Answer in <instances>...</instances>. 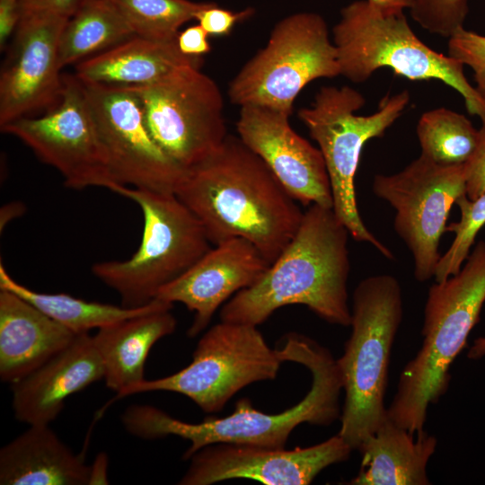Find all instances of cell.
<instances>
[{
    "mask_svg": "<svg viewBox=\"0 0 485 485\" xmlns=\"http://www.w3.org/2000/svg\"><path fill=\"white\" fill-rule=\"evenodd\" d=\"M213 245L240 237L273 262L295 234L304 212L262 159L238 137L186 173L175 192Z\"/></svg>",
    "mask_w": 485,
    "mask_h": 485,
    "instance_id": "6da1fadb",
    "label": "cell"
},
{
    "mask_svg": "<svg viewBox=\"0 0 485 485\" xmlns=\"http://www.w3.org/2000/svg\"><path fill=\"white\" fill-rule=\"evenodd\" d=\"M280 354L284 361L307 367L313 377L312 386L303 400L280 413L267 414L253 408L250 399L242 398L230 415L188 423L156 407L135 404L122 413V424L129 434L141 439L176 436L189 440L190 445L182 455L185 461L201 448L219 443L285 448L290 434L300 424L328 426L340 417L339 400L343 384L331 352L304 335H288Z\"/></svg>",
    "mask_w": 485,
    "mask_h": 485,
    "instance_id": "7a4b0ae2",
    "label": "cell"
},
{
    "mask_svg": "<svg viewBox=\"0 0 485 485\" xmlns=\"http://www.w3.org/2000/svg\"><path fill=\"white\" fill-rule=\"evenodd\" d=\"M348 235L332 208L309 206L291 241L253 286L223 305L220 320L258 326L283 306L303 304L329 323L349 326Z\"/></svg>",
    "mask_w": 485,
    "mask_h": 485,
    "instance_id": "3957f363",
    "label": "cell"
},
{
    "mask_svg": "<svg viewBox=\"0 0 485 485\" xmlns=\"http://www.w3.org/2000/svg\"><path fill=\"white\" fill-rule=\"evenodd\" d=\"M485 302V242H479L461 269L433 284L428 293L417 355L400 374L388 419L417 433L424 430L430 404L448 388L449 368L466 346Z\"/></svg>",
    "mask_w": 485,
    "mask_h": 485,
    "instance_id": "277c9868",
    "label": "cell"
},
{
    "mask_svg": "<svg viewBox=\"0 0 485 485\" xmlns=\"http://www.w3.org/2000/svg\"><path fill=\"white\" fill-rule=\"evenodd\" d=\"M402 314L401 288L394 277L371 276L356 287L351 334L336 360L345 391L338 435L353 450L388 419L390 356Z\"/></svg>",
    "mask_w": 485,
    "mask_h": 485,
    "instance_id": "5b68a950",
    "label": "cell"
},
{
    "mask_svg": "<svg viewBox=\"0 0 485 485\" xmlns=\"http://www.w3.org/2000/svg\"><path fill=\"white\" fill-rule=\"evenodd\" d=\"M340 75L363 83L387 67L410 80L436 79L458 92L472 115L485 123V101L467 80L464 66L426 45L412 31L403 10H386L357 0L340 11L332 29Z\"/></svg>",
    "mask_w": 485,
    "mask_h": 485,
    "instance_id": "8992f818",
    "label": "cell"
},
{
    "mask_svg": "<svg viewBox=\"0 0 485 485\" xmlns=\"http://www.w3.org/2000/svg\"><path fill=\"white\" fill-rule=\"evenodd\" d=\"M134 201L144 217L137 251L125 260L94 263L93 274L120 297L121 305L138 308L154 301L211 248L202 225L175 193L120 186L114 191Z\"/></svg>",
    "mask_w": 485,
    "mask_h": 485,
    "instance_id": "52a82bcc",
    "label": "cell"
},
{
    "mask_svg": "<svg viewBox=\"0 0 485 485\" xmlns=\"http://www.w3.org/2000/svg\"><path fill=\"white\" fill-rule=\"evenodd\" d=\"M410 99L404 90L384 98L375 112L363 116L356 114L366 103L359 92L348 85L323 86L313 103L298 111L323 156L336 216L354 240L370 243L390 260L393 259L391 251L374 236L360 216L354 180L365 144L382 137L403 113Z\"/></svg>",
    "mask_w": 485,
    "mask_h": 485,
    "instance_id": "ba28073f",
    "label": "cell"
},
{
    "mask_svg": "<svg viewBox=\"0 0 485 485\" xmlns=\"http://www.w3.org/2000/svg\"><path fill=\"white\" fill-rule=\"evenodd\" d=\"M339 75L337 49L326 22L318 13L301 12L275 25L266 46L231 81L228 96L240 107L260 105L291 115L305 85Z\"/></svg>",
    "mask_w": 485,
    "mask_h": 485,
    "instance_id": "9c48e42d",
    "label": "cell"
},
{
    "mask_svg": "<svg viewBox=\"0 0 485 485\" xmlns=\"http://www.w3.org/2000/svg\"><path fill=\"white\" fill-rule=\"evenodd\" d=\"M282 362L257 326L221 321L200 338L186 367L159 379H144L117 393L116 399L173 392L190 398L204 412L215 413L245 386L275 379Z\"/></svg>",
    "mask_w": 485,
    "mask_h": 485,
    "instance_id": "30bf717a",
    "label": "cell"
},
{
    "mask_svg": "<svg viewBox=\"0 0 485 485\" xmlns=\"http://www.w3.org/2000/svg\"><path fill=\"white\" fill-rule=\"evenodd\" d=\"M131 88L154 141L185 174L216 153L227 137L223 95L200 66H185L157 84Z\"/></svg>",
    "mask_w": 485,
    "mask_h": 485,
    "instance_id": "8fae6325",
    "label": "cell"
},
{
    "mask_svg": "<svg viewBox=\"0 0 485 485\" xmlns=\"http://www.w3.org/2000/svg\"><path fill=\"white\" fill-rule=\"evenodd\" d=\"M0 128L54 167L68 188L101 187L114 192L119 187L110 173L84 86L75 75H63L61 97L53 108Z\"/></svg>",
    "mask_w": 485,
    "mask_h": 485,
    "instance_id": "7c38bea8",
    "label": "cell"
},
{
    "mask_svg": "<svg viewBox=\"0 0 485 485\" xmlns=\"http://www.w3.org/2000/svg\"><path fill=\"white\" fill-rule=\"evenodd\" d=\"M373 191L395 209L394 230L412 254L414 277L428 281L441 257L450 209L466 194L463 164L440 165L420 154L397 173L375 175Z\"/></svg>",
    "mask_w": 485,
    "mask_h": 485,
    "instance_id": "4fadbf2b",
    "label": "cell"
},
{
    "mask_svg": "<svg viewBox=\"0 0 485 485\" xmlns=\"http://www.w3.org/2000/svg\"><path fill=\"white\" fill-rule=\"evenodd\" d=\"M81 83L117 185L174 193L186 174L154 141L135 91Z\"/></svg>",
    "mask_w": 485,
    "mask_h": 485,
    "instance_id": "5bb4252c",
    "label": "cell"
},
{
    "mask_svg": "<svg viewBox=\"0 0 485 485\" xmlns=\"http://www.w3.org/2000/svg\"><path fill=\"white\" fill-rule=\"evenodd\" d=\"M353 449L339 436L308 447L269 448L250 445H208L189 460L181 485H208L249 479L267 485H307L325 468L347 461Z\"/></svg>",
    "mask_w": 485,
    "mask_h": 485,
    "instance_id": "9a60e30c",
    "label": "cell"
},
{
    "mask_svg": "<svg viewBox=\"0 0 485 485\" xmlns=\"http://www.w3.org/2000/svg\"><path fill=\"white\" fill-rule=\"evenodd\" d=\"M67 19L50 13L22 15L0 74V127L37 116L60 100L58 45Z\"/></svg>",
    "mask_w": 485,
    "mask_h": 485,
    "instance_id": "2e32d148",
    "label": "cell"
},
{
    "mask_svg": "<svg viewBox=\"0 0 485 485\" xmlns=\"http://www.w3.org/2000/svg\"><path fill=\"white\" fill-rule=\"evenodd\" d=\"M289 117L264 106H242L236 122L238 137L262 159L297 202L332 208L322 152L291 128Z\"/></svg>",
    "mask_w": 485,
    "mask_h": 485,
    "instance_id": "e0dca14e",
    "label": "cell"
},
{
    "mask_svg": "<svg viewBox=\"0 0 485 485\" xmlns=\"http://www.w3.org/2000/svg\"><path fill=\"white\" fill-rule=\"evenodd\" d=\"M269 262L249 241L235 237L211 247L178 278L163 287L156 298L181 303L194 313L188 335L204 331L229 297L253 286Z\"/></svg>",
    "mask_w": 485,
    "mask_h": 485,
    "instance_id": "ac0fdd59",
    "label": "cell"
},
{
    "mask_svg": "<svg viewBox=\"0 0 485 485\" xmlns=\"http://www.w3.org/2000/svg\"><path fill=\"white\" fill-rule=\"evenodd\" d=\"M103 377V364L93 336L77 334L63 350L10 384L14 416L29 425H48L62 411L68 396Z\"/></svg>",
    "mask_w": 485,
    "mask_h": 485,
    "instance_id": "d6986e66",
    "label": "cell"
},
{
    "mask_svg": "<svg viewBox=\"0 0 485 485\" xmlns=\"http://www.w3.org/2000/svg\"><path fill=\"white\" fill-rule=\"evenodd\" d=\"M77 334L36 306L0 289V378L12 384L66 348Z\"/></svg>",
    "mask_w": 485,
    "mask_h": 485,
    "instance_id": "ffe728a7",
    "label": "cell"
},
{
    "mask_svg": "<svg viewBox=\"0 0 485 485\" xmlns=\"http://www.w3.org/2000/svg\"><path fill=\"white\" fill-rule=\"evenodd\" d=\"M202 64V57L182 54L176 40L158 41L135 35L78 63L74 75L85 83L144 87L163 81L182 67H201Z\"/></svg>",
    "mask_w": 485,
    "mask_h": 485,
    "instance_id": "44dd1931",
    "label": "cell"
},
{
    "mask_svg": "<svg viewBox=\"0 0 485 485\" xmlns=\"http://www.w3.org/2000/svg\"><path fill=\"white\" fill-rule=\"evenodd\" d=\"M89 472L48 424L30 425L0 450L1 485H88Z\"/></svg>",
    "mask_w": 485,
    "mask_h": 485,
    "instance_id": "7402d4cb",
    "label": "cell"
},
{
    "mask_svg": "<svg viewBox=\"0 0 485 485\" xmlns=\"http://www.w3.org/2000/svg\"><path fill=\"white\" fill-rule=\"evenodd\" d=\"M172 307L173 304L160 300L149 312L98 329L93 340L103 364L108 388L119 393L145 379L150 349L176 329Z\"/></svg>",
    "mask_w": 485,
    "mask_h": 485,
    "instance_id": "603a6c76",
    "label": "cell"
},
{
    "mask_svg": "<svg viewBox=\"0 0 485 485\" xmlns=\"http://www.w3.org/2000/svg\"><path fill=\"white\" fill-rule=\"evenodd\" d=\"M436 445L425 430L410 433L388 419L358 447L361 467L348 484L428 485L427 465Z\"/></svg>",
    "mask_w": 485,
    "mask_h": 485,
    "instance_id": "cb8c5ba5",
    "label": "cell"
},
{
    "mask_svg": "<svg viewBox=\"0 0 485 485\" xmlns=\"http://www.w3.org/2000/svg\"><path fill=\"white\" fill-rule=\"evenodd\" d=\"M135 35L111 0H83L62 31L59 66L77 65Z\"/></svg>",
    "mask_w": 485,
    "mask_h": 485,
    "instance_id": "d4e9b609",
    "label": "cell"
},
{
    "mask_svg": "<svg viewBox=\"0 0 485 485\" xmlns=\"http://www.w3.org/2000/svg\"><path fill=\"white\" fill-rule=\"evenodd\" d=\"M0 289L21 296L76 334L89 332L92 329H99L145 313L157 306L160 302L155 298L144 306L127 308L86 301L64 293L37 292L15 281L3 263L0 264Z\"/></svg>",
    "mask_w": 485,
    "mask_h": 485,
    "instance_id": "484cf974",
    "label": "cell"
},
{
    "mask_svg": "<svg viewBox=\"0 0 485 485\" xmlns=\"http://www.w3.org/2000/svg\"><path fill=\"white\" fill-rule=\"evenodd\" d=\"M421 155L445 166L467 162L476 148L479 130L463 114L446 108L424 112L417 125Z\"/></svg>",
    "mask_w": 485,
    "mask_h": 485,
    "instance_id": "4316f807",
    "label": "cell"
},
{
    "mask_svg": "<svg viewBox=\"0 0 485 485\" xmlns=\"http://www.w3.org/2000/svg\"><path fill=\"white\" fill-rule=\"evenodd\" d=\"M137 36L171 41L209 2L190 0H111Z\"/></svg>",
    "mask_w": 485,
    "mask_h": 485,
    "instance_id": "83f0119b",
    "label": "cell"
},
{
    "mask_svg": "<svg viewBox=\"0 0 485 485\" xmlns=\"http://www.w3.org/2000/svg\"><path fill=\"white\" fill-rule=\"evenodd\" d=\"M455 204L460 208L461 219L445 227V231L454 232L455 236L436 265V282L443 281L461 269L477 234L485 225V193L475 199H470L464 194L456 199Z\"/></svg>",
    "mask_w": 485,
    "mask_h": 485,
    "instance_id": "f1b7e54d",
    "label": "cell"
},
{
    "mask_svg": "<svg viewBox=\"0 0 485 485\" xmlns=\"http://www.w3.org/2000/svg\"><path fill=\"white\" fill-rule=\"evenodd\" d=\"M412 19L430 33L449 38L463 27L468 0H414Z\"/></svg>",
    "mask_w": 485,
    "mask_h": 485,
    "instance_id": "f546056e",
    "label": "cell"
},
{
    "mask_svg": "<svg viewBox=\"0 0 485 485\" xmlns=\"http://www.w3.org/2000/svg\"><path fill=\"white\" fill-rule=\"evenodd\" d=\"M448 39V55L472 70L475 89L485 101V36L463 27Z\"/></svg>",
    "mask_w": 485,
    "mask_h": 485,
    "instance_id": "4dcf8cb0",
    "label": "cell"
},
{
    "mask_svg": "<svg viewBox=\"0 0 485 485\" xmlns=\"http://www.w3.org/2000/svg\"><path fill=\"white\" fill-rule=\"evenodd\" d=\"M253 13L252 8L234 12L209 2L197 13L195 20L209 36H223L229 34L237 22L250 18Z\"/></svg>",
    "mask_w": 485,
    "mask_h": 485,
    "instance_id": "1f68e13d",
    "label": "cell"
},
{
    "mask_svg": "<svg viewBox=\"0 0 485 485\" xmlns=\"http://www.w3.org/2000/svg\"><path fill=\"white\" fill-rule=\"evenodd\" d=\"M463 166L466 196L475 199L485 193V123L479 130L476 148Z\"/></svg>",
    "mask_w": 485,
    "mask_h": 485,
    "instance_id": "d6a6232c",
    "label": "cell"
},
{
    "mask_svg": "<svg viewBox=\"0 0 485 485\" xmlns=\"http://www.w3.org/2000/svg\"><path fill=\"white\" fill-rule=\"evenodd\" d=\"M208 36L199 24L189 26L178 33L177 46L186 56L202 57L211 49Z\"/></svg>",
    "mask_w": 485,
    "mask_h": 485,
    "instance_id": "836d02e7",
    "label": "cell"
},
{
    "mask_svg": "<svg viewBox=\"0 0 485 485\" xmlns=\"http://www.w3.org/2000/svg\"><path fill=\"white\" fill-rule=\"evenodd\" d=\"M22 17V0H0V49L6 48Z\"/></svg>",
    "mask_w": 485,
    "mask_h": 485,
    "instance_id": "e575fe53",
    "label": "cell"
},
{
    "mask_svg": "<svg viewBox=\"0 0 485 485\" xmlns=\"http://www.w3.org/2000/svg\"><path fill=\"white\" fill-rule=\"evenodd\" d=\"M82 2L83 0H22V15L50 13L69 18Z\"/></svg>",
    "mask_w": 485,
    "mask_h": 485,
    "instance_id": "d590c367",
    "label": "cell"
},
{
    "mask_svg": "<svg viewBox=\"0 0 485 485\" xmlns=\"http://www.w3.org/2000/svg\"><path fill=\"white\" fill-rule=\"evenodd\" d=\"M108 456L104 452L96 455L93 464L90 465L88 485L109 484L108 480Z\"/></svg>",
    "mask_w": 485,
    "mask_h": 485,
    "instance_id": "8d00e7d4",
    "label": "cell"
},
{
    "mask_svg": "<svg viewBox=\"0 0 485 485\" xmlns=\"http://www.w3.org/2000/svg\"><path fill=\"white\" fill-rule=\"evenodd\" d=\"M370 4L386 10H404L412 6L414 0H366Z\"/></svg>",
    "mask_w": 485,
    "mask_h": 485,
    "instance_id": "74e56055",
    "label": "cell"
},
{
    "mask_svg": "<svg viewBox=\"0 0 485 485\" xmlns=\"http://www.w3.org/2000/svg\"><path fill=\"white\" fill-rule=\"evenodd\" d=\"M485 356V337H481L474 341L468 352V357L471 359H478Z\"/></svg>",
    "mask_w": 485,
    "mask_h": 485,
    "instance_id": "f35d334b",
    "label": "cell"
}]
</instances>
